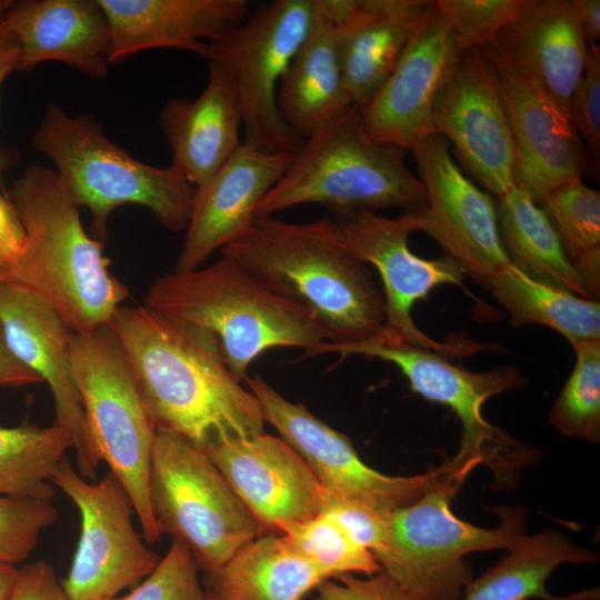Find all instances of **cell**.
<instances>
[{
  "label": "cell",
  "instance_id": "cell-1",
  "mask_svg": "<svg viewBox=\"0 0 600 600\" xmlns=\"http://www.w3.org/2000/svg\"><path fill=\"white\" fill-rule=\"evenodd\" d=\"M156 427L207 448L264 432L254 394L229 370L207 330L146 304L109 321Z\"/></svg>",
  "mask_w": 600,
  "mask_h": 600
},
{
  "label": "cell",
  "instance_id": "cell-2",
  "mask_svg": "<svg viewBox=\"0 0 600 600\" xmlns=\"http://www.w3.org/2000/svg\"><path fill=\"white\" fill-rule=\"evenodd\" d=\"M6 196L24 234L6 280L44 301L73 333L108 324L128 288L110 272L103 242L87 233L57 172L29 166Z\"/></svg>",
  "mask_w": 600,
  "mask_h": 600
},
{
  "label": "cell",
  "instance_id": "cell-3",
  "mask_svg": "<svg viewBox=\"0 0 600 600\" xmlns=\"http://www.w3.org/2000/svg\"><path fill=\"white\" fill-rule=\"evenodd\" d=\"M221 251L306 306L327 331V342L381 339L383 293L368 264L341 244L334 220L293 223L256 217L251 229Z\"/></svg>",
  "mask_w": 600,
  "mask_h": 600
},
{
  "label": "cell",
  "instance_id": "cell-4",
  "mask_svg": "<svg viewBox=\"0 0 600 600\" xmlns=\"http://www.w3.org/2000/svg\"><path fill=\"white\" fill-rule=\"evenodd\" d=\"M144 304L210 332L240 382L250 364L271 348H302L307 357L328 341L306 306L224 253L209 266L160 277L149 287Z\"/></svg>",
  "mask_w": 600,
  "mask_h": 600
},
{
  "label": "cell",
  "instance_id": "cell-5",
  "mask_svg": "<svg viewBox=\"0 0 600 600\" xmlns=\"http://www.w3.org/2000/svg\"><path fill=\"white\" fill-rule=\"evenodd\" d=\"M477 467L454 456L418 500L390 512L387 546L374 560L404 600H462L472 580L466 556L509 550L527 533L522 507L491 509L501 518L491 529L454 516L451 501Z\"/></svg>",
  "mask_w": 600,
  "mask_h": 600
},
{
  "label": "cell",
  "instance_id": "cell-6",
  "mask_svg": "<svg viewBox=\"0 0 600 600\" xmlns=\"http://www.w3.org/2000/svg\"><path fill=\"white\" fill-rule=\"evenodd\" d=\"M406 150L376 142L364 132L360 109L351 106L307 139L281 179L254 208V217L306 203L342 218L361 212L424 209L427 191L404 163Z\"/></svg>",
  "mask_w": 600,
  "mask_h": 600
},
{
  "label": "cell",
  "instance_id": "cell-7",
  "mask_svg": "<svg viewBox=\"0 0 600 600\" xmlns=\"http://www.w3.org/2000/svg\"><path fill=\"white\" fill-rule=\"evenodd\" d=\"M48 157L78 207L91 214V236L107 238V222L120 206L149 209L162 227L186 231L196 188L171 166L141 162L113 143L89 114L70 116L49 103L31 138Z\"/></svg>",
  "mask_w": 600,
  "mask_h": 600
},
{
  "label": "cell",
  "instance_id": "cell-8",
  "mask_svg": "<svg viewBox=\"0 0 600 600\" xmlns=\"http://www.w3.org/2000/svg\"><path fill=\"white\" fill-rule=\"evenodd\" d=\"M70 363L89 437L128 492L149 543L160 532L149 502L156 423L109 324L72 333Z\"/></svg>",
  "mask_w": 600,
  "mask_h": 600
},
{
  "label": "cell",
  "instance_id": "cell-9",
  "mask_svg": "<svg viewBox=\"0 0 600 600\" xmlns=\"http://www.w3.org/2000/svg\"><path fill=\"white\" fill-rule=\"evenodd\" d=\"M149 502L160 534L187 544L206 573L261 536L259 524L206 451L157 428Z\"/></svg>",
  "mask_w": 600,
  "mask_h": 600
},
{
  "label": "cell",
  "instance_id": "cell-10",
  "mask_svg": "<svg viewBox=\"0 0 600 600\" xmlns=\"http://www.w3.org/2000/svg\"><path fill=\"white\" fill-rule=\"evenodd\" d=\"M330 352L342 358L360 354L391 362L401 370L412 391L450 408L461 423V442L456 457L487 466L499 488L514 487L520 470L534 462V448L489 423L482 414L488 399L524 386L526 378L516 367L472 372L433 350L376 340L353 344L326 341L309 357Z\"/></svg>",
  "mask_w": 600,
  "mask_h": 600
},
{
  "label": "cell",
  "instance_id": "cell-11",
  "mask_svg": "<svg viewBox=\"0 0 600 600\" xmlns=\"http://www.w3.org/2000/svg\"><path fill=\"white\" fill-rule=\"evenodd\" d=\"M313 0H276L249 14L236 30L210 42L209 60L228 73L242 116L243 143L264 153L296 154L304 139L283 121L279 83L308 36Z\"/></svg>",
  "mask_w": 600,
  "mask_h": 600
},
{
  "label": "cell",
  "instance_id": "cell-12",
  "mask_svg": "<svg viewBox=\"0 0 600 600\" xmlns=\"http://www.w3.org/2000/svg\"><path fill=\"white\" fill-rule=\"evenodd\" d=\"M77 507L81 519L72 563L61 584L71 600H107L146 578L158 554L134 528L133 503L110 471L101 480L84 479L67 456L52 478Z\"/></svg>",
  "mask_w": 600,
  "mask_h": 600
},
{
  "label": "cell",
  "instance_id": "cell-13",
  "mask_svg": "<svg viewBox=\"0 0 600 600\" xmlns=\"http://www.w3.org/2000/svg\"><path fill=\"white\" fill-rule=\"evenodd\" d=\"M417 212L386 218L361 212L336 221L341 244L367 264L373 266L382 280L386 321L380 340L388 344L414 346L444 356L472 352L480 348L470 342H439L414 323L411 310L441 284L461 286L464 272L452 259L429 260L412 253L408 239L421 231Z\"/></svg>",
  "mask_w": 600,
  "mask_h": 600
},
{
  "label": "cell",
  "instance_id": "cell-14",
  "mask_svg": "<svg viewBox=\"0 0 600 600\" xmlns=\"http://www.w3.org/2000/svg\"><path fill=\"white\" fill-rule=\"evenodd\" d=\"M244 382L270 423L309 466L322 491L334 498L390 512L418 500L441 472V466L422 474L394 477L368 467L352 441L317 418L302 403L281 396L260 374Z\"/></svg>",
  "mask_w": 600,
  "mask_h": 600
},
{
  "label": "cell",
  "instance_id": "cell-15",
  "mask_svg": "<svg viewBox=\"0 0 600 600\" xmlns=\"http://www.w3.org/2000/svg\"><path fill=\"white\" fill-rule=\"evenodd\" d=\"M412 152L427 191V204L418 211L421 231L434 239L464 274L486 288L491 277L511 262L493 199L462 173L442 137H427Z\"/></svg>",
  "mask_w": 600,
  "mask_h": 600
},
{
  "label": "cell",
  "instance_id": "cell-16",
  "mask_svg": "<svg viewBox=\"0 0 600 600\" xmlns=\"http://www.w3.org/2000/svg\"><path fill=\"white\" fill-rule=\"evenodd\" d=\"M462 52L436 1H430L391 74L360 110L366 134L376 142L404 150H412L434 134L436 100Z\"/></svg>",
  "mask_w": 600,
  "mask_h": 600
},
{
  "label": "cell",
  "instance_id": "cell-17",
  "mask_svg": "<svg viewBox=\"0 0 600 600\" xmlns=\"http://www.w3.org/2000/svg\"><path fill=\"white\" fill-rule=\"evenodd\" d=\"M479 49L494 74L513 139L514 186L539 204L554 187L581 177L584 146L567 112L533 78L491 42Z\"/></svg>",
  "mask_w": 600,
  "mask_h": 600
},
{
  "label": "cell",
  "instance_id": "cell-18",
  "mask_svg": "<svg viewBox=\"0 0 600 600\" xmlns=\"http://www.w3.org/2000/svg\"><path fill=\"white\" fill-rule=\"evenodd\" d=\"M434 134L497 197L514 184L516 149L492 69L479 48L467 49L434 103Z\"/></svg>",
  "mask_w": 600,
  "mask_h": 600
},
{
  "label": "cell",
  "instance_id": "cell-19",
  "mask_svg": "<svg viewBox=\"0 0 600 600\" xmlns=\"http://www.w3.org/2000/svg\"><path fill=\"white\" fill-rule=\"evenodd\" d=\"M0 332L13 354L48 383L54 423L73 440L77 470L94 480L101 459L89 437L72 374L69 348L73 332L44 301L8 280L0 281Z\"/></svg>",
  "mask_w": 600,
  "mask_h": 600
},
{
  "label": "cell",
  "instance_id": "cell-20",
  "mask_svg": "<svg viewBox=\"0 0 600 600\" xmlns=\"http://www.w3.org/2000/svg\"><path fill=\"white\" fill-rule=\"evenodd\" d=\"M206 453L259 524L262 534H280L290 523L321 513L322 488L306 461L281 438L261 433L231 439Z\"/></svg>",
  "mask_w": 600,
  "mask_h": 600
},
{
  "label": "cell",
  "instance_id": "cell-21",
  "mask_svg": "<svg viewBox=\"0 0 600 600\" xmlns=\"http://www.w3.org/2000/svg\"><path fill=\"white\" fill-rule=\"evenodd\" d=\"M293 156L264 153L242 142L207 181L196 188L174 271L196 270L216 250L243 237L256 219V206L281 179Z\"/></svg>",
  "mask_w": 600,
  "mask_h": 600
},
{
  "label": "cell",
  "instance_id": "cell-22",
  "mask_svg": "<svg viewBox=\"0 0 600 600\" xmlns=\"http://www.w3.org/2000/svg\"><path fill=\"white\" fill-rule=\"evenodd\" d=\"M110 24V63L142 50L173 48L204 59L210 42L249 17L246 0H99Z\"/></svg>",
  "mask_w": 600,
  "mask_h": 600
},
{
  "label": "cell",
  "instance_id": "cell-23",
  "mask_svg": "<svg viewBox=\"0 0 600 600\" xmlns=\"http://www.w3.org/2000/svg\"><path fill=\"white\" fill-rule=\"evenodd\" d=\"M6 19L20 48V71L57 61L90 78L108 76L111 31L99 0L11 1Z\"/></svg>",
  "mask_w": 600,
  "mask_h": 600
},
{
  "label": "cell",
  "instance_id": "cell-24",
  "mask_svg": "<svg viewBox=\"0 0 600 600\" xmlns=\"http://www.w3.org/2000/svg\"><path fill=\"white\" fill-rule=\"evenodd\" d=\"M339 30L343 81L362 110L394 69L426 0H328Z\"/></svg>",
  "mask_w": 600,
  "mask_h": 600
},
{
  "label": "cell",
  "instance_id": "cell-25",
  "mask_svg": "<svg viewBox=\"0 0 600 600\" xmlns=\"http://www.w3.org/2000/svg\"><path fill=\"white\" fill-rule=\"evenodd\" d=\"M491 43L568 114L588 51L573 0H526L520 13Z\"/></svg>",
  "mask_w": 600,
  "mask_h": 600
},
{
  "label": "cell",
  "instance_id": "cell-26",
  "mask_svg": "<svg viewBox=\"0 0 600 600\" xmlns=\"http://www.w3.org/2000/svg\"><path fill=\"white\" fill-rule=\"evenodd\" d=\"M172 152L171 167L194 188L240 147L242 116L226 70L209 60V78L196 99H169L160 112Z\"/></svg>",
  "mask_w": 600,
  "mask_h": 600
},
{
  "label": "cell",
  "instance_id": "cell-27",
  "mask_svg": "<svg viewBox=\"0 0 600 600\" xmlns=\"http://www.w3.org/2000/svg\"><path fill=\"white\" fill-rule=\"evenodd\" d=\"M313 2L311 29L277 91V104L283 121L302 139L353 106L343 81L337 21L328 0Z\"/></svg>",
  "mask_w": 600,
  "mask_h": 600
},
{
  "label": "cell",
  "instance_id": "cell-28",
  "mask_svg": "<svg viewBox=\"0 0 600 600\" xmlns=\"http://www.w3.org/2000/svg\"><path fill=\"white\" fill-rule=\"evenodd\" d=\"M331 576L299 553L282 534H262L206 573L214 600H302Z\"/></svg>",
  "mask_w": 600,
  "mask_h": 600
},
{
  "label": "cell",
  "instance_id": "cell-29",
  "mask_svg": "<svg viewBox=\"0 0 600 600\" xmlns=\"http://www.w3.org/2000/svg\"><path fill=\"white\" fill-rule=\"evenodd\" d=\"M598 554L573 543L566 534L547 529L523 534L499 563L472 579L463 590V600H599V588L569 596H554L547 580L564 563H593Z\"/></svg>",
  "mask_w": 600,
  "mask_h": 600
},
{
  "label": "cell",
  "instance_id": "cell-30",
  "mask_svg": "<svg viewBox=\"0 0 600 600\" xmlns=\"http://www.w3.org/2000/svg\"><path fill=\"white\" fill-rule=\"evenodd\" d=\"M498 198L499 231L510 261L534 280L591 299L547 211L514 184Z\"/></svg>",
  "mask_w": 600,
  "mask_h": 600
},
{
  "label": "cell",
  "instance_id": "cell-31",
  "mask_svg": "<svg viewBox=\"0 0 600 600\" xmlns=\"http://www.w3.org/2000/svg\"><path fill=\"white\" fill-rule=\"evenodd\" d=\"M508 312L513 327L538 324L562 334L571 346L600 340V304L538 281L512 262L498 270L486 286Z\"/></svg>",
  "mask_w": 600,
  "mask_h": 600
},
{
  "label": "cell",
  "instance_id": "cell-32",
  "mask_svg": "<svg viewBox=\"0 0 600 600\" xmlns=\"http://www.w3.org/2000/svg\"><path fill=\"white\" fill-rule=\"evenodd\" d=\"M69 449L73 440L57 423L0 427V494L51 502V481Z\"/></svg>",
  "mask_w": 600,
  "mask_h": 600
},
{
  "label": "cell",
  "instance_id": "cell-33",
  "mask_svg": "<svg viewBox=\"0 0 600 600\" xmlns=\"http://www.w3.org/2000/svg\"><path fill=\"white\" fill-rule=\"evenodd\" d=\"M542 202L566 253L591 299L600 292V193L573 178L551 189Z\"/></svg>",
  "mask_w": 600,
  "mask_h": 600
},
{
  "label": "cell",
  "instance_id": "cell-34",
  "mask_svg": "<svg viewBox=\"0 0 600 600\" xmlns=\"http://www.w3.org/2000/svg\"><path fill=\"white\" fill-rule=\"evenodd\" d=\"M576 362L549 411V422L564 437L600 441V340L572 346Z\"/></svg>",
  "mask_w": 600,
  "mask_h": 600
},
{
  "label": "cell",
  "instance_id": "cell-35",
  "mask_svg": "<svg viewBox=\"0 0 600 600\" xmlns=\"http://www.w3.org/2000/svg\"><path fill=\"white\" fill-rule=\"evenodd\" d=\"M291 546L331 578L343 573L373 576L381 569L369 550L354 542L328 513L280 529Z\"/></svg>",
  "mask_w": 600,
  "mask_h": 600
},
{
  "label": "cell",
  "instance_id": "cell-36",
  "mask_svg": "<svg viewBox=\"0 0 600 600\" xmlns=\"http://www.w3.org/2000/svg\"><path fill=\"white\" fill-rule=\"evenodd\" d=\"M462 51L482 48L522 10L526 0H437Z\"/></svg>",
  "mask_w": 600,
  "mask_h": 600
},
{
  "label": "cell",
  "instance_id": "cell-37",
  "mask_svg": "<svg viewBox=\"0 0 600 600\" xmlns=\"http://www.w3.org/2000/svg\"><path fill=\"white\" fill-rule=\"evenodd\" d=\"M58 517L51 502L0 494V564L14 566L27 559L41 532Z\"/></svg>",
  "mask_w": 600,
  "mask_h": 600
},
{
  "label": "cell",
  "instance_id": "cell-38",
  "mask_svg": "<svg viewBox=\"0 0 600 600\" xmlns=\"http://www.w3.org/2000/svg\"><path fill=\"white\" fill-rule=\"evenodd\" d=\"M107 600H207L187 544L173 540L167 554L131 592Z\"/></svg>",
  "mask_w": 600,
  "mask_h": 600
},
{
  "label": "cell",
  "instance_id": "cell-39",
  "mask_svg": "<svg viewBox=\"0 0 600 600\" xmlns=\"http://www.w3.org/2000/svg\"><path fill=\"white\" fill-rule=\"evenodd\" d=\"M569 119L593 163L600 158V48L588 42L582 76L573 90L568 109ZM583 144V146H584Z\"/></svg>",
  "mask_w": 600,
  "mask_h": 600
},
{
  "label": "cell",
  "instance_id": "cell-40",
  "mask_svg": "<svg viewBox=\"0 0 600 600\" xmlns=\"http://www.w3.org/2000/svg\"><path fill=\"white\" fill-rule=\"evenodd\" d=\"M317 600H404L396 584L381 571L367 579L343 573L322 581Z\"/></svg>",
  "mask_w": 600,
  "mask_h": 600
},
{
  "label": "cell",
  "instance_id": "cell-41",
  "mask_svg": "<svg viewBox=\"0 0 600 600\" xmlns=\"http://www.w3.org/2000/svg\"><path fill=\"white\" fill-rule=\"evenodd\" d=\"M7 600H71L53 568L38 560L18 569Z\"/></svg>",
  "mask_w": 600,
  "mask_h": 600
},
{
  "label": "cell",
  "instance_id": "cell-42",
  "mask_svg": "<svg viewBox=\"0 0 600 600\" xmlns=\"http://www.w3.org/2000/svg\"><path fill=\"white\" fill-rule=\"evenodd\" d=\"M11 0H0V87L13 71H20L21 54L19 44L8 28L7 10ZM9 166L8 156L0 150V189H3V172Z\"/></svg>",
  "mask_w": 600,
  "mask_h": 600
},
{
  "label": "cell",
  "instance_id": "cell-43",
  "mask_svg": "<svg viewBox=\"0 0 600 600\" xmlns=\"http://www.w3.org/2000/svg\"><path fill=\"white\" fill-rule=\"evenodd\" d=\"M23 248V230L6 193L0 189V259L7 269L18 260Z\"/></svg>",
  "mask_w": 600,
  "mask_h": 600
},
{
  "label": "cell",
  "instance_id": "cell-44",
  "mask_svg": "<svg viewBox=\"0 0 600 600\" xmlns=\"http://www.w3.org/2000/svg\"><path fill=\"white\" fill-rule=\"evenodd\" d=\"M42 382L10 350L0 332V386L20 387Z\"/></svg>",
  "mask_w": 600,
  "mask_h": 600
},
{
  "label": "cell",
  "instance_id": "cell-45",
  "mask_svg": "<svg viewBox=\"0 0 600 600\" xmlns=\"http://www.w3.org/2000/svg\"><path fill=\"white\" fill-rule=\"evenodd\" d=\"M574 10L587 42L600 37V1L573 0Z\"/></svg>",
  "mask_w": 600,
  "mask_h": 600
},
{
  "label": "cell",
  "instance_id": "cell-46",
  "mask_svg": "<svg viewBox=\"0 0 600 600\" xmlns=\"http://www.w3.org/2000/svg\"><path fill=\"white\" fill-rule=\"evenodd\" d=\"M17 572L18 569L14 566L0 564V600H7Z\"/></svg>",
  "mask_w": 600,
  "mask_h": 600
},
{
  "label": "cell",
  "instance_id": "cell-47",
  "mask_svg": "<svg viewBox=\"0 0 600 600\" xmlns=\"http://www.w3.org/2000/svg\"><path fill=\"white\" fill-rule=\"evenodd\" d=\"M7 266L3 263V261L0 259V281L7 279Z\"/></svg>",
  "mask_w": 600,
  "mask_h": 600
},
{
  "label": "cell",
  "instance_id": "cell-48",
  "mask_svg": "<svg viewBox=\"0 0 600 600\" xmlns=\"http://www.w3.org/2000/svg\"><path fill=\"white\" fill-rule=\"evenodd\" d=\"M207 600H214L210 594L207 593Z\"/></svg>",
  "mask_w": 600,
  "mask_h": 600
}]
</instances>
